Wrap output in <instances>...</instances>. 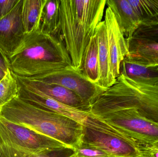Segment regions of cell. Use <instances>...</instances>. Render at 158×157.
<instances>
[{
	"instance_id": "cell-7",
	"label": "cell",
	"mask_w": 158,
	"mask_h": 157,
	"mask_svg": "<svg viewBox=\"0 0 158 157\" xmlns=\"http://www.w3.org/2000/svg\"><path fill=\"white\" fill-rule=\"evenodd\" d=\"M0 143L29 151L68 147L57 140L13 123L0 115Z\"/></svg>"
},
{
	"instance_id": "cell-19",
	"label": "cell",
	"mask_w": 158,
	"mask_h": 157,
	"mask_svg": "<svg viewBox=\"0 0 158 157\" xmlns=\"http://www.w3.org/2000/svg\"><path fill=\"white\" fill-rule=\"evenodd\" d=\"M3 157H70L75 155V149L69 147L29 151L14 148L0 143Z\"/></svg>"
},
{
	"instance_id": "cell-25",
	"label": "cell",
	"mask_w": 158,
	"mask_h": 157,
	"mask_svg": "<svg viewBox=\"0 0 158 157\" xmlns=\"http://www.w3.org/2000/svg\"><path fill=\"white\" fill-rule=\"evenodd\" d=\"M19 0L0 1V19L9 14L18 3Z\"/></svg>"
},
{
	"instance_id": "cell-27",
	"label": "cell",
	"mask_w": 158,
	"mask_h": 157,
	"mask_svg": "<svg viewBox=\"0 0 158 157\" xmlns=\"http://www.w3.org/2000/svg\"><path fill=\"white\" fill-rule=\"evenodd\" d=\"M0 67L5 72H6L7 69L9 68L8 58L1 49H0Z\"/></svg>"
},
{
	"instance_id": "cell-33",
	"label": "cell",
	"mask_w": 158,
	"mask_h": 157,
	"mask_svg": "<svg viewBox=\"0 0 158 157\" xmlns=\"http://www.w3.org/2000/svg\"><path fill=\"white\" fill-rule=\"evenodd\" d=\"M119 157L111 156V157Z\"/></svg>"
},
{
	"instance_id": "cell-29",
	"label": "cell",
	"mask_w": 158,
	"mask_h": 157,
	"mask_svg": "<svg viewBox=\"0 0 158 157\" xmlns=\"http://www.w3.org/2000/svg\"><path fill=\"white\" fill-rule=\"evenodd\" d=\"M151 145L153 146L154 147H156V148H158V141L156 143H155V144H154L153 145Z\"/></svg>"
},
{
	"instance_id": "cell-32",
	"label": "cell",
	"mask_w": 158,
	"mask_h": 157,
	"mask_svg": "<svg viewBox=\"0 0 158 157\" xmlns=\"http://www.w3.org/2000/svg\"><path fill=\"white\" fill-rule=\"evenodd\" d=\"M155 85L157 86L158 87V82L156 83V84H155Z\"/></svg>"
},
{
	"instance_id": "cell-13",
	"label": "cell",
	"mask_w": 158,
	"mask_h": 157,
	"mask_svg": "<svg viewBox=\"0 0 158 157\" xmlns=\"http://www.w3.org/2000/svg\"><path fill=\"white\" fill-rule=\"evenodd\" d=\"M126 41V57L146 66L158 67V40L133 35Z\"/></svg>"
},
{
	"instance_id": "cell-30",
	"label": "cell",
	"mask_w": 158,
	"mask_h": 157,
	"mask_svg": "<svg viewBox=\"0 0 158 157\" xmlns=\"http://www.w3.org/2000/svg\"><path fill=\"white\" fill-rule=\"evenodd\" d=\"M0 157H3L2 153V149H1V145H0Z\"/></svg>"
},
{
	"instance_id": "cell-15",
	"label": "cell",
	"mask_w": 158,
	"mask_h": 157,
	"mask_svg": "<svg viewBox=\"0 0 158 157\" xmlns=\"http://www.w3.org/2000/svg\"><path fill=\"white\" fill-rule=\"evenodd\" d=\"M106 4L114 14L125 38L132 37L141 26V22L128 0H107Z\"/></svg>"
},
{
	"instance_id": "cell-2",
	"label": "cell",
	"mask_w": 158,
	"mask_h": 157,
	"mask_svg": "<svg viewBox=\"0 0 158 157\" xmlns=\"http://www.w3.org/2000/svg\"><path fill=\"white\" fill-rule=\"evenodd\" d=\"M107 0H61L58 34L75 69L81 68L84 56L102 21Z\"/></svg>"
},
{
	"instance_id": "cell-22",
	"label": "cell",
	"mask_w": 158,
	"mask_h": 157,
	"mask_svg": "<svg viewBox=\"0 0 158 157\" xmlns=\"http://www.w3.org/2000/svg\"><path fill=\"white\" fill-rule=\"evenodd\" d=\"M17 81L9 68L0 80V109L17 96Z\"/></svg>"
},
{
	"instance_id": "cell-1",
	"label": "cell",
	"mask_w": 158,
	"mask_h": 157,
	"mask_svg": "<svg viewBox=\"0 0 158 157\" xmlns=\"http://www.w3.org/2000/svg\"><path fill=\"white\" fill-rule=\"evenodd\" d=\"M7 58L11 72L23 78H34L73 66L59 35H50L40 30L25 34L19 46Z\"/></svg>"
},
{
	"instance_id": "cell-4",
	"label": "cell",
	"mask_w": 158,
	"mask_h": 157,
	"mask_svg": "<svg viewBox=\"0 0 158 157\" xmlns=\"http://www.w3.org/2000/svg\"><path fill=\"white\" fill-rule=\"evenodd\" d=\"M134 109L158 123V87L135 82L120 74L92 104L90 112L97 118L121 110Z\"/></svg>"
},
{
	"instance_id": "cell-28",
	"label": "cell",
	"mask_w": 158,
	"mask_h": 157,
	"mask_svg": "<svg viewBox=\"0 0 158 157\" xmlns=\"http://www.w3.org/2000/svg\"><path fill=\"white\" fill-rule=\"evenodd\" d=\"M6 73V72H4V71L2 69V68L0 67V80L5 75Z\"/></svg>"
},
{
	"instance_id": "cell-24",
	"label": "cell",
	"mask_w": 158,
	"mask_h": 157,
	"mask_svg": "<svg viewBox=\"0 0 158 157\" xmlns=\"http://www.w3.org/2000/svg\"><path fill=\"white\" fill-rule=\"evenodd\" d=\"M133 35L158 40V26L150 27L140 26Z\"/></svg>"
},
{
	"instance_id": "cell-9",
	"label": "cell",
	"mask_w": 158,
	"mask_h": 157,
	"mask_svg": "<svg viewBox=\"0 0 158 157\" xmlns=\"http://www.w3.org/2000/svg\"><path fill=\"white\" fill-rule=\"evenodd\" d=\"M18 97L25 102L40 108L70 118L85 127L90 128L95 122L96 117L90 112L81 111L58 102L42 93L27 88L18 83Z\"/></svg>"
},
{
	"instance_id": "cell-10",
	"label": "cell",
	"mask_w": 158,
	"mask_h": 157,
	"mask_svg": "<svg viewBox=\"0 0 158 157\" xmlns=\"http://www.w3.org/2000/svg\"><path fill=\"white\" fill-rule=\"evenodd\" d=\"M23 0H19L13 10L0 19V49L7 58L18 47L25 33L21 20Z\"/></svg>"
},
{
	"instance_id": "cell-23",
	"label": "cell",
	"mask_w": 158,
	"mask_h": 157,
	"mask_svg": "<svg viewBox=\"0 0 158 157\" xmlns=\"http://www.w3.org/2000/svg\"><path fill=\"white\" fill-rule=\"evenodd\" d=\"M77 157H109L107 153L98 148L81 144L75 149Z\"/></svg>"
},
{
	"instance_id": "cell-3",
	"label": "cell",
	"mask_w": 158,
	"mask_h": 157,
	"mask_svg": "<svg viewBox=\"0 0 158 157\" xmlns=\"http://www.w3.org/2000/svg\"><path fill=\"white\" fill-rule=\"evenodd\" d=\"M0 115L13 123L57 140L74 149L81 144L82 124L65 116L35 107L18 96L0 109Z\"/></svg>"
},
{
	"instance_id": "cell-31",
	"label": "cell",
	"mask_w": 158,
	"mask_h": 157,
	"mask_svg": "<svg viewBox=\"0 0 158 157\" xmlns=\"http://www.w3.org/2000/svg\"><path fill=\"white\" fill-rule=\"evenodd\" d=\"M70 157H77V156H76V154H75V155H74V156H71Z\"/></svg>"
},
{
	"instance_id": "cell-26",
	"label": "cell",
	"mask_w": 158,
	"mask_h": 157,
	"mask_svg": "<svg viewBox=\"0 0 158 157\" xmlns=\"http://www.w3.org/2000/svg\"><path fill=\"white\" fill-rule=\"evenodd\" d=\"M140 157H158V149L151 145H142Z\"/></svg>"
},
{
	"instance_id": "cell-6",
	"label": "cell",
	"mask_w": 158,
	"mask_h": 157,
	"mask_svg": "<svg viewBox=\"0 0 158 157\" xmlns=\"http://www.w3.org/2000/svg\"><path fill=\"white\" fill-rule=\"evenodd\" d=\"M31 79L58 85L71 90L90 110L92 104L106 90L88 80L81 69L77 70L73 66L49 72Z\"/></svg>"
},
{
	"instance_id": "cell-12",
	"label": "cell",
	"mask_w": 158,
	"mask_h": 157,
	"mask_svg": "<svg viewBox=\"0 0 158 157\" xmlns=\"http://www.w3.org/2000/svg\"><path fill=\"white\" fill-rule=\"evenodd\" d=\"M14 75L18 83L23 86L42 93L71 108L81 111L90 112V109L85 105L78 96L65 88L58 85L47 84L35 79L23 78L15 74Z\"/></svg>"
},
{
	"instance_id": "cell-18",
	"label": "cell",
	"mask_w": 158,
	"mask_h": 157,
	"mask_svg": "<svg viewBox=\"0 0 158 157\" xmlns=\"http://www.w3.org/2000/svg\"><path fill=\"white\" fill-rule=\"evenodd\" d=\"M60 2L61 0H46L40 22V30L42 32L50 35H59Z\"/></svg>"
},
{
	"instance_id": "cell-16",
	"label": "cell",
	"mask_w": 158,
	"mask_h": 157,
	"mask_svg": "<svg viewBox=\"0 0 158 157\" xmlns=\"http://www.w3.org/2000/svg\"><path fill=\"white\" fill-rule=\"evenodd\" d=\"M120 74L146 84L155 85L158 82V67L146 66L127 57L121 63Z\"/></svg>"
},
{
	"instance_id": "cell-17",
	"label": "cell",
	"mask_w": 158,
	"mask_h": 157,
	"mask_svg": "<svg viewBox=\"0 0 158 157\" xmlns=\"http://www.w3.org/2000/svg\"><path fill=\"white\" fill-rule=\"evenodd\" d=\"M46 0H23L21 20L25 34L40 30L43 8Z\"/></svg>"
},
{
	"instance_id": "cell-8",
	"label": "cell",
	"mask_w": 158,
	"mask_h": 157,
	"mask_svg": "<svg viewBox=\"0 0 158 157\" xmlns=\"http://www.w3.org/2000/svg\"><path fill=\"white\" fill-rule=\"evenodd\" d=\"M100 149L111 156L140 157L142 146L123 135L103 132L83 126L81 143Z\"/></svg>"
},
{
	"instance_id": "cell-20",
	"label": "cell",
	"mask_w": 158,
	"mask_h": 157,
	"mask_svg": "<svg viewBox=\"0 0 158 157\" xmlns=\"http://www.w3.org/2000/svg\"><path fill=\"white\" fill-rule=\"evenodd\" d=\"M81 70L88 80L97 84L99 77V65L98 43L95 33L85 50Z\"/></svg>"
},
{
	"instance_id": "cell-14",
	"label": "cell",
	"mask_w": 158,
	"mask_h": 157,
	"mask_svg": "<svg viewBox=\"0 0 158 157\" xmlns=\"http://www.w3.org/2000/svg\"><path fill=\"white\" fill-rule=\"evenodd\" d=\"M95 34L98 43L99 65V77L97 84L106 89L115 84L116 79L111 72L106 27L104 20L101 21L98 26Z\"/></svg>"
},
{
	"instance_id": "cell-5",
	"label": "cell",
	"mask_w": 158,
	"mask_h": 157,
	"mask_svg": "<svg viewBox=\"0 0 158 157\" xmlns=\"http://www.w3.org/2000/svg\"><path fill=\"white\" fill-rule=\"evenodd\" d=\"M98 118L141 145H153L158 141V123L135 110H121Z\"/></svg>"
},
{
	"instance_id": "cell-11",
	"label": "cell",
	"mask_w": 158,
	"mask_h": 157,
	"mask_svg": "<svg viewBox=\"0 0 158 157\" xmlns=\"http://www.w3.org/2000/svg\"><path fill=\"white\" fill-rule=\"evenodd\" d=\"M104 21L106 27L111 72L116 79L120 74L121 63L128 53L126 38L119 28L114 14L109 7L105 11Z\"/></svg>"
},
{
	"instance_id": "cell-21",
	"label": "cell",
	"mask_w": 158,
	"mask_h": 157,
	"mask_svg": "<svg viewBox=\"0 0 158 157\" xmlns=\"http://www.w3.org/2000/svg\"><path fill=\"white\" fill-rule=\"evenodd\" d=\"M139 18L141 26H158V0H128Z\"/></svg>"
}]
</instances>
